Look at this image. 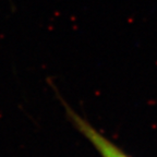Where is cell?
Returning <instances> with one entry per match:
<instances>
[{
  "mask_svg": "<svg viewBox=\"0 0 157 157\" xmlns=\"http://www.w3.org/2000/svg\"><path fill=\"white\" fill-rule=\"evenodd\" d=\"M74 124L91 141V143L95 146V148H97L103 157H129L81 117H76L74 119Z\"/></svg>",
  "mask_w": 157,
  "mask_h": 157,
  "instance_id": "obj_1",
  "label": "cell"
}]
</instances>
